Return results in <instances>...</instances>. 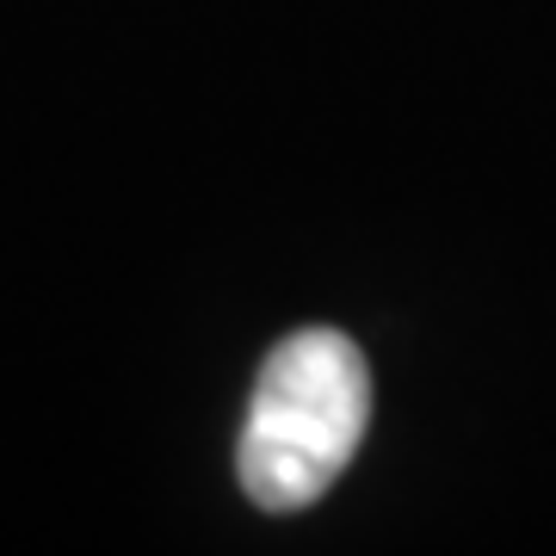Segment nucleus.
I'll use <instances>...</instances> for the list:
<instances>
[{
  "instance_id": "nucleus-1",
  "label": "nucleus",
  "mask_w": 556,
  "mask_h": 556,
  "mask_svg": "<svg viewBox=\"0 0 556 556\" xmlns=\"http://www.w3.org/2000/svg\"><path fill=\"white\" fill-rule=\"evenodd\" d=\"M371 427V365L340 328H298L260 365L236 445L241 489L266 514L321 501Z\"/></svg>"
}]
</instances>
